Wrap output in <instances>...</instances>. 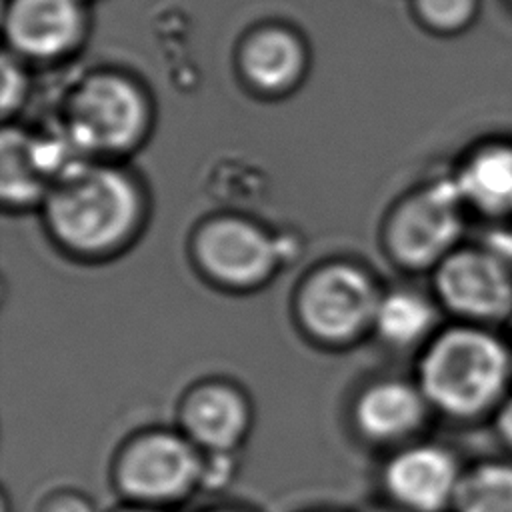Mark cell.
I'll return each instance as SVG.
<instances>
[{
	"label": "cell",
	"mask_w": 512,
	"mask_h": 512,
	"mask_svg": "<svg viewBox=\"0 0 512 512\" xmlns=\"http://www.w3.org/2000/svg\"><path fill=\"white\" fill-rule=\"evenodd\" d=\"M48 240L78 262H106L124 254L144 232V182L114 160H84L64 172L40 204Z\"/></svg>",
	"instance_id": "1"
},
{
	"label": "cell",
	"mask_w": 512,
	"mask_h": 512,
	"mask_svg": "<svg viewBox=\"0 0 512 512\" xmlns=\"http://www.w3.org/2000/svg\"><path fill=\"white\" fill-rule=\"evenodd\" d=\"M414 380L436 416L490 420L512 390V340L498 328L452 320L418 350Z\"/></svg>",
	"instance_id": "2"
},
{
	"label": "cell",
	"mask_w": 512,
	"mask_h": 512,
	"mask_svg": "<svg viewBox=\"0 0 512 512\" xmlns=\"http://www.w3.org/2000/svg\"><path fill=\"white\" fill-rule=\"evenodd\" d=\"M384 288L378 276L352 258H326L310 266L292 294L300 334L326 350H344L372 334Z\"/></svg>",
	"instance_id": "3"
},
{
	"label": "cell",
	"mask_w": 512,
	"mask_h": 512,
	"mask_svg": "<svg viewBox=\"0 0 512 512\" xmlns=\"http://www.w3.org/2000/svg\"><path fill=\"white\" fill-rule=\"evenodd\" d=\"M468 218L450 172L432 176L400 194L382 216V252L402 272L430 274L464 242Z\"/></svg>",
	"instance_id": "4"
},
{
	"label": "cell",
	"mask_w": 512,
	"mask_h": 512,
	"mask_svg": "<svg viewBox=\"0 0 512 512\" xmlns=\"http://www.w3.org/2000/svg\"><path fill=\"white\" fill-rule=\"evenodd\" d=\"M194 270L214 288L244 294L266 286L288 260L286 238L242 212H214L188 238Z\"/></svg>",
	"instance_id": "5"
},
{
	"label": "cell",
	"mask_w": 512,
	"mask_h": 512,
	"mask_svg": "<svg viewBox=\"0 0 512 512\" xmlns=\"http://www.w3.org/2000/svg\"><path fill=\"white\" fill-rule=\"evenodd\" d=\"M202 460L178 428H140L116 448L110 484L122 502L172 510L200 490Z\"/></svg>",
	"instance_id": "6"
},
{
	"label": "cell",
	"mask_w": 512,
	"mask_h": 512,
	"mask_svg": "<svg viewBox=\"0 0 512 512\" xmlns=\"http://www.w3.org/2000/svg\"><path fill=\"white\" fill-rule=\"evenodd\" d=\"M64 132L86 158L116 162L144 142L148 108L128 80L112 74L92 76L72 94Z\"/></svg>",
	"instance_id": "7"
},
{
	"label": "cell",
	"mask_w": 512,
	"mask_h": 512,
	"mask_svg": "<svg viewBox=\"0 0 512 512\" xmlns=\"http://www.w3.org/2000/svg\"><path fill=\"white\" fill-rule=\"evenodd\" d=\"M430 292L454 322L502 328L512 322V262L482 242H462L432 272Z\"/></svg>",
	"instance_id": "8"
},
{
	"label": "cell",
	"mask_w": 512,
	"mask_h": 512,
	"mask_svg": "<svg viewBox=\"0 0 512 512\" xmlns=\"http://www.w3.org/2000/svg\"><path fill=\"white\" fill-rule=\"evenodd\" d=\"M464 466L448 446L418 438L386 456L380 468L384 500L402 512H452Z\"/></svg>",
	"instance_id": "9"
},
{
	"label": "cell",
	"mask_w": 512,
	"mask_h": 512,
	"mask_svg": "<svg viewBox=\"0 0 512 512\" xmlns=\"http://www.w3.org/2000/svg\"><path fill=\"white\" fill-rule=\"evenodd\" d=\"M176 424L204 454H236L250 436L254 406L238 382L206 376L182 392Z\"/></svg>",
	"instance_id": "10"
},
{
	"label": "cell",
	"mask_w": 512,
	"mask_h": 512,
	"mask_svg": "<svg viewBox=\"0 0 512 512\" xmlns=\"http://www.w3.org/2000/svg\"><path fill=\"white\" fill-rule=\"evenodd\" d=\"M430 416L414 378L380 376L362 384L350 402V424L364 442L396 450L420 438Z\"/></svg>",
	"instance_id": "11"
},
{
	"label": "cell",
	"mask_w": 512,
	"mask_h": 512,
	"mask_svg": "<svg viewBox=\"0 0 512 512\" xmlns=\"http://www.w3.org/2000/svg\"><path fill=\"white\" fill-rule=\"evenodd\" d=\"M466 212L490 226L512 224V142L488 140L448 170Z\"/></svg>",
	"instance_id": "12"
},
{
	"label": "cell",
	"mask_w": 512,
	"mask_h": 512,
	"mask_svg": "<svg viewBox=\"0 0 512 512\" xmlns=\"http://www.w3.org/2000/svg\"><path fill=\"white\" fill-rule=\"evenodd\" d=\"M442 314L432 292L414 286L384 288L374 314L372 336L392 350L418 352L440 330Z\"/></svg>",
	"instance_id": "13"
},
{
	"label": "cell",
	"mask_w": 512,
	"mask_h": 512,
	"mask_svg": "<svg viewBox=\"0 0 512 512\" xmlns=\"http://www.w3.org/2000/svg\"><path fill=\"white\" fill-rule=\"evenodd\" d=\"M80 28L76 0H14L6 14L10 44L32 56H52L72 44Z\"/></svg>",
	"instance_id": "14"
},
{
	"label": "cell",
	"mask_w": 512,
	"mask_h": 512,
	"mask_svg": "<svg viewBox=\"0 0 512 512\" xmlns=\"http://www.w3.org/2000/svg\"><path fill=\"white\" fill-rule=\"evenodd\" d=\"M50 186L52 180L40 162L34 136L18 128H4L0 142V198L4 210L40 208Z\"/></svg>",
	"instance_id": "15"
},
{
	"label": "cell",
	"mask_w": 512,
	"mask_h": 512,
	"mask_svg": "<svg viewBox=\"0 0 512 512\" xmlns=\"http://www.w3.org/2000/svg\"><path fill=\"white\" fill-rule=\"evenodd\" d=\"M302 68V50L298 42L282 30H264L252 36L242 52V70L246 78L262 90H280L290 86Z\"/></svg>",
	"instance_id": "16"
},
{
	"label": "cell",
	"mask_w": 512,
	"mask_h": 512,
	"mask_svg": "<svg viewBox=\"0 0 512 512\" xmlns=\"http://www.w3.org/2000/svg\"><path fill=\"white\" fill-rule=\"evenodd\" d=\"M452 512H512V460L480 458L466 464Z\"/></svg>",
	"instance_id": "17"
},
{
	"label": "cell",
	"mask_w": 512,
	"mask_h": 512,
	"mask_svg": "<svg viewBox=\"0 0 512 512\" xmlns=\"http://www.w3.org/2000/svg\"><path fill=\"white\" fill-rule=\"evenodd\" d=\"M32 512H100L96 502L82 490L58 486L42 494Z\"/></svg>",
	"instance_id": "18"
},
{
	"label": "cell",
	"mask_w": 512,
	"mask_h": 512,
	"mask_svg": "<svg viewBox=\"0 0 512 512\" xmlns=\"http://www.w3.org/2000/svg\"><path fill=\"white\" fill-rule=\"evenodd\" d=\"M424 18L438 26L460 24L470 8L472 0H416Z\"/></svg>",
	"instance_id": "19"
},
{
	"label": "cell",
	"mask_w": 512,
	"mask_h": 512,
	"mask_svg": "<svg viewBox=\"0 0 512 512\" xmlns=\"http://www.w3.org/2000/svg\"><path fill=\"white\" fill-rule=\"evenodd\" d=\"M236 472V454H204L200 490L224 488Z\"/></svg>",
	"instance_id": "20"
},
{
	"label": "cell",
	"mask_w": 512,
	"mask_h": 512,
	"mask_svg": "<svg viewBox=\"0 0 512 512\" xmlns=\"http://www.w3.org/2000/svg\"><path fill=\"white\" fill-rule=\"evenodd\" d=\"M24 92H26L24 74L8 56H4L2 58V92H0L4 116H8L12 110H16L22 104Z\"/></svg>",
	"instance_id": "21"
},
{
	"label": "cell",
	"mask_w": 512,
	"mask_h": 512,
	"mask_svg": "<svg viewBox=\"0 0 512 512\" xmlns=\"http://www.w3.org/2000/svg\"><path fill=\"white\" fill-rule=\"evenodd\" d=\"M490 424H492L496 440L508 452H512V390L506 394V398L492 412Z\"/></svg>",
	"instance_id": "22"
},
{
	"label": "cell",
	"mask_w": 512,
	"mask_h": 512,
	"mask_svg": "<svg viewBox=\"0 0 512 512\" xmlns=\"http://www.w3.org/2000/svg\"><path fill=\"white\" fill-rule=\"evenodd\" d=\"M110 512H172L166 508H156V506H142V504H130V502H120L116 508Z\"/></svg>",
	"instance_id": "23"
},
{
	"label": "cell",
	"mask_w": 512,
	"mask_h": 512,
	"mask_svg": "<svg viewBox=\"0 0 512 512\" xmlns=\"http://www.w3.org/2000/svg\"><path fill=\"white\" fill-rule=\"evenodd\" d=\"M196 512H250V510L240 508V506H230V504H216V506H204V508H198Z\"/></svg>",
	"instance_id": "24"
},
{
	"label": "cell",
	"mask_w": 512,
	"mask_h": 512,
	"mask_svg": "<svg viewBox=\"0 0 512 512\" xmlns=\"http://www.w3.org/2000/svg\"><path fill=\"white\" fill-rule=\"evenodd\" d=\"M362 512H402V510H398L396 506H392L390 502H380V504H372V506H368V508H364Z\"/></svg>",
	"instance_id": "25"
},
{
	"label": "cell",
	"mask_w": 512,
	"mask_h": 512,
	"mask_svg": "<svg viewBox=\"0 0 512 512\" xmlns=\"http://www.w3.org/2000/svg\"><path fill=\"white\" fill-rule=\"evenodd\" d=\"M302 512H336V510H324V508H312V510H302Z\"/></svg>",
	"instance_id": "26"
}]
</instances>
